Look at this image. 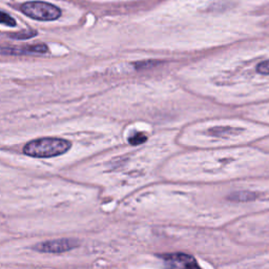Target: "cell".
<instances>
[{"mask_svg":"<svg viewBox=\"0 0 269 269\" xmlns=\"http://www.w3.org/2000/svg\"><path fill=\"white\" fill-rule=\"evenodd\" d=\"M72 143L60 138L36 139L23 147V153L33 158H53L70 151Z\"/></svg>","mask_w":269,"mask_h":269,"instance_id":"cell-1","label":"cell"},{"mask_svg":"<svg viewBox=\"0 0 269 269\" xmlns=\"http://www.w3.org/2000/svg\"><path fill=\"white\" fill-rule=\"evenodd\" d=\"M20 11L32 19L40 21H53L61 16L60 8L44 1H27L24 2Z\"/></svg>","mask_w":269,"mask_h":269,"instance_id":"cell-2","label":"cell"},{"mask_svg":"<svg viewBox=\"0 0 269 269\" xmlns=\"http://www.w3.org/2000/svg\"><path fill=\"white\" fill-rule=\"evenodd\" d=\"M160 258L170 269H202L197 260L187 254H166L160 256Z\"/></svg>","mask_w":269,"mask_h":269,"instance_id":"cell-3","label":"cell"},{"mask_svg":"<svg viewBox=\"0 0 269 269\" xmlns=\"http://www.w3.org/2000/svg\"><path fill=\"white\" fill-rule=\"evenodd\" d=\"M79 245L76 240L73 239H58L52 241H45V242L35 245L34 249L40 253L46 254H62L70 252V250L76 248Z\"/></svg>","mask_w":269,"mask_h":269,"instance_id":"cell-4","label":"cell"},{"mask_svg":"<svg viewBox=\"0 0 269 269\" xmlns=\"http://www.w3.org/2000/svg\"><path fill=\"white\" fill-rule=\"evenodd\" d=\"M49 51L48 46L43 43L26 45L22 48H5L2 49V54L11 55H23V54H44Z\"/></svg>","mask_w":269,"mask_h":269,"instance_id":"cell-5","label":"cell"},{"mask_svg":"<svg viewBox=\"0 0 269 269\" xmlns=\"http://www.w3.org/2000/svg\"><path fill=\"white\" fill-rule=\"evenodd\" d=\"M258 198V193L248 191V190H242V191H236L233 192L228 196V199L234 202H249L256 200Z\"/></svg>","mask_w":269,"mask_h":269,"instance_id":"cell-6","label":"cell"},{"mask_svg":"<svg viewBox=\"0 0 269 269\" xmlns=\"http://www.w3.org/2000/svg\"><path fill=\"white\" fill-rule=\"evenodd\" d=\"M36 35H37V32L34 30H24L18 33H13L10 35V37L17 40H25V39L33 38V37H35Z\"/></svg>","mask_w":269,"mask_h":269,"instance_id":"cell-7","label":"cell"},{"mask_svg":"<svg viewBox=\"0 0 269 269\" xmlns=\"http://www.w3.org/2000/svg\"><path fill=\"white\" fill-rule=\"evenodd\" d=\"M146 140H147V136L145 134L136 133L133 136L129 137L128 142L131 143L132 145H139V144H142V143L146 142Z\"/></svg>","mask_w":269,"mask_h":269,"instance_id":"cell-8","label":"cell"},{"mask_svg":"<svg viewBox=\"0 0 269 269\" xmlns=\"http://www.w3.org/2000/svg\"><path fill=\"white\" fill-rule=\"evenodd\" d=\"M0 23L7 25V26H16V21L13 17H11L8 14L0 11Z\"/></svg>","mask_w":269,"mask_h":269,"instance_id":"cell-9","label":"cell"},{"mask_svg":"<svg viewBox=\"0 0 269 269\" xmlns=\"http://www.w3.org/2000/svg\"><path fill=\"white\" fill-rule=\"evenodd\" d=\"M257 70H258V73L262 74V75H269V60L260 63Z\"/></svg>","mask_w":269,"mask_h":269,"instance_id":"cell-10","label":"cell"}]
</instances>
